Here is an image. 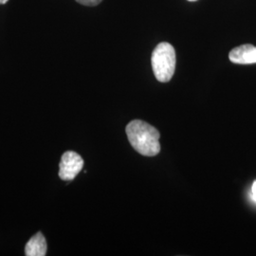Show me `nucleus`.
<instances>
[{"label": "nucleus", "mask_w": 256, "mask_h": 256, "mask_svg": "<svg viewBox=\"0 0 256 256\" xmlns=\"http://www.w3.org/2000/svg\"><path fill=\"white\" fill-rule=\"evenodd\" d=\"M75 1L78 2V3L81 4V5H84V6H90V7H92V6H97V5H99L102 0H75Z\"/></svg>", "instance_id": "6"}, {"label": "nucleus", "mask_w": 256, "mask_h": 256, "mask_svg": "<svg viewBox=\"0 0 256 256\" xmlns=\"http://www.w3.org/2000/svg\"><path fill=\"white\" fill-rule=\"evenodd\" d=\"M229 58L234 64H256V46L250 44L236 46L230 50Z\"/></svg>", "instance_id": "4"}, {"label": "nucleus", "mask_w": 256, "mask_h": 256, "mask_svg": "<svg viewBox=\"0 0 256 256\" xmlns=\"http://www.w3.org/2000/svg\"><path fill=\"white\" fill-rule=\"evenodd\" d=\"M128 140L133 148L140 155L153 156L160 151V132L140 120L130 122L126 126Z\"/></svg>", "instance_id": "1"}, {"label": "nucleus", "mask_w": 256, "mask_h": 256, "mask_svg": "<svg viewBox=\"0 0 256 256\" xmlns=\"http://www.w3.org/2000/svg\"><path fill=\"white\" fill-rule=\"evenodd\" d=\"M252 200L256 202V180L252 183Z\"/></svg>", "instance_id": "7"}, {"label": "nucleus", "mask_w": 256, "mask_h": 256, "mask_svg": "<svg viewBox=\"0 0 256 256\" xmlns=\"http://www.w3.org/2000/svg\"><path fill=\"white\" fill-rule=\"evenodd\" d=\"M152 68L158 82H169L174 74L176 57L173 46L162 42L156 46L152 54Z\"/></svg>", "instance_id": "2"}, {"label": "nucleus", "mask_w": 256, "mask_h": 256, "mask_svg": "<svg viewBox=\"0 0 256 256\" xmlns=\"http://www.w3.org/2000/svg\"><path fill=\"white\" fill-rule=\"evenodd\" d=\"M25 254L27 256H45L46 254V242L41 232L28 240L25 247Z\"/></svg>", "instance_id": "5"}, {"label": "nucleus", "mask_w": 256, "mask_h": 256, "mask_svg": "<svg viewBox=\"0 0 256 256\" xmlns=\"http://www.w3.org/2000/svg\"><path fill=\"white\" fill-rule=\"evenodd\" d=\"M9 0H0V5H3V4H6Z\"/></svg>", "instance_id": "8"}, {"label": "nucleus", "mask_w": 256, "mask_h": 256, "mask_svg": "<svg viewBox=\"0 0 256 256\" xmlns=\"http://www.w3.org/2000/svg\"><path fill=\"white\" fill-rule=\"evenodd\" d=\"M188 1H196V0H188Z\"/></svg>", "instance_id": "9"}, {"label": "nucleus", "mask_w": 256, "mask_h": 256, "mask_svg": "<svg viewBox=\"0 0 256 256\" xmlns=\"http://www.w3.org/2000/svg\"><path fill=\"white\" fill-rule=\"evenodd\" d=\"M84 167L82 156L74 151H68L62 156L59 164V176L64 182H70L81 172Z\"/></svg>", "instance_id": "3"}]
</instances>
